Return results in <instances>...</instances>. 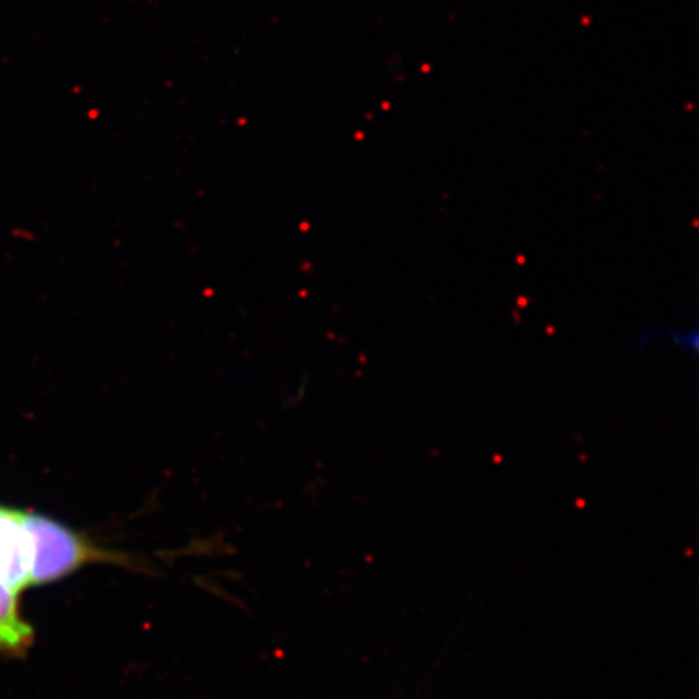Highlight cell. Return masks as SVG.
<instances>
[{
  "instance_id": "4",
  "label": "cell",
  "mask_w": 699,
  "mask_h": 699,
  "mask_svg": "<svg viewBox=\"0 0 699 699\" xmlns=\"http://www.w3.org/2000/svg\"><path fill=\"white\" fill-rule=\"evenodd\" d=\"M675 349L687 351L697 357L699 349V334L697 327H667L659 336Z\"/></svg>"
},
{
  "instance_id": "1",
  "label": "cell",
  "mask_w": 699,
  "mask_h": 699,
  "mask_svg": "<svg viewBox=\"0 0 699 699\" xmlns=\"http://www.w3.org/2000/svg\"><path fill=\"white\" fill-rule=\"evenodd\" d=\"M25 521L33 542L30 586L59 582L90 564L139 568L135 557L101 548L53 518L25 511Z\"/></svg>"
},
{
  "instance_id": "2",
  "label": "cell",
  "mask_w": 699,
  "mask_h": 699,
  "mask_svg": "<svg viewBox=\"0 0 699 699\" xmlns=\"http://www.w3.org/2000/svg\"><path fill=\"white\" fill-rule=\"evenodd\" d=\"M33 542L25 511L0 507V583L22 591L30 586Z\"/></svg>"
},
{
  "instance_id": "3",
  "label": "cell",
  "mask_w": 699,
  "mask_h": 699,
  "mask_svg": "<svg viewBox=\"0 0 699 699\" xmlns=\"http://www.w3.org/2000/svg\"><path fill=\"white\" fill-rule=\"evenodd\" d=\"M34 630L19 609V591L0 583V651L23 657L33 646Z\"/></svg>"
}]
</instances>
